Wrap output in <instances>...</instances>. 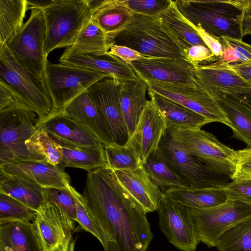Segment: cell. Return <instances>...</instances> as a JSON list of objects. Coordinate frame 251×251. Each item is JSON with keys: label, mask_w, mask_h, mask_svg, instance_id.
<instances>
[{"label": "cell", "mask_w": 251, "mask_h": 251, "mask_svg": "<svg viewBox=\"0 0 251 251\" xmlns=\"http://www.w3.org/2000/svg\"><path fill=\"white\" fill-rule=\"evenodd\" d=\"M120 184L148 213L157 211L164 193L151 180L142 166L133 170H113Z\"/></svg>", "instance_id": "20"}, {"label": "cell", "mask_w": 251, "mask_h": 251, "mask_svg": "<svg viewBox=\"0 0 251 251\" xmlns=\"http://www.w3.org/2000/svg\"><path fill=\"white\" fill-rule=\"evenodd\" d=\"M107 76H110L86 68L52 63L47 59L45 80L53 101L54 113L63 112L75 98Z\"/></svg>", "instance_id": "8"}, {"label": "cell", "mask_w": 251, "mask_h": 251, "mask_svg": "<svg viewBox=\"0 0 251 251\" xmlns=\"http://www.w3.org/2000/svg\"><path fill=\"white\" fill-rule=\"evenodd\" d=\"M171 0H126L123 3L133 14L159 18L167 8Z\"/></svg>", "instance_id": "43"}, {"label": "cell", "mask_w": 251, "mask_h": 251, "mask_svg": "<svg viewBox=\"0 0 251 251\" xmlns=\"http://www.w3.org/2000/svg\"><path fill=\"white\" fill-rule=\"evenodd\" d=\"M225 189L228 199L251 204V178L232 180Z\"/></svg>", "instance_id": "44"}, {"label": "cell", "mask_w": 251, "mask_h": 251, "mask_svg": "<svg viewBox=\"0 0 251 251\" xmlns=\"http://www.w3.org/2000/svg\"><path fill=\"white\" fill-rule=\"evenodd\" d=\"M244 79L251 85V62L230 65Z\"/></svg>", "instance_id": "50"}, {"label": "cell", "mask_w": 251, "mask_h": 251, "mask_svg": "<svg viewBox=\"0 0 251 251\" xmlns=\"http://www.w3.org/2000/svg\"><path fill=\"white\" fill-rule=\"evenodd\" d=\"M61 146L63 157L58 166L61 168H79L90 172L98 168L107 167L103 145L82 147Z\"/></svg>", "instance_id": "32"}, {"label": "cell", "mask_w": 251, "mask_h": 251, "mask_svg": "<svg viewBox=\"0 0 251 251\" xmlns=\"http://www.w3.org/2000/svg\"><path fill=\"white\" fill-rule=\"evenodd\" d=\"M159 19L162 30L176 44L184 56L192 46L207 47L192 24L180 12L176 0H170L169 6L160 15Z\"/></svg>", "instance_id": "26"}, {"label": "cell", "mask_w": 251, "mask_h": 251, "mask_svg": "<svg viewBox=\"0 0 251 251\" xmlns=\"http://www.w3.org/2000/svg\"><path fill=\"white\" fill-rule=\"evenodd\" d=\"M83 196L109 240V251H147L153 236L147 213L113 170L105 167L88 172Z\"/></svg>", "instance_id": "1"}, {"label": "cell", "mask_w": 251, "mask_h": 251, "mask_svg": "<svg viewBox=\"0 0 251 251\" xmlns=\"http://www.w3.org/2000/svg\"><path fill=\"white\" fill-rule=\"evenodd\" d=\"M203 89L215 100L227 118L233 131L232 137L251 148V108L232 95Z\"/></svg>", "instance_id": "24"}, {"label": "cell", "mask_w": 251, "mask_h": 251, "mask_svg": "<svg viewBox=\"0 0 251 251\" xmlns=\"http://www.w3.org/2000/svg\"><path fill=\"white\" fill-rule=\"evenodd\" d=\"M27 10L26 0H0V46L21 29Z\"/></svg>", "instance_id": "34"}, {"label": "cell", "mask_w": 251, "mask_h": 251, "mask_svg": "<svg viewBox=\"0 0 251 251\" xmlns=\"http://www.w3.org/2000/svg\"><path fill=\"white\" fill-rule=\"evenodd\" d=\"M157 211L159 227L169 242L182 251H196L201 241L191 208L164 193Z\"/></svg>", "instance_id": "12"}, {"label": "cell", "mask_w": 251, "mask_h": 251, "mask_svg": "<svg viewBox=\"0 0 251 251\" xmlns=\"http://www.w3.org/2000/svg\"><path fill=\"white\" fill-rule=\"evenodd\" d=\"M0 251H46L34 224L10 221L0 224Z\"/></svg>", "instance_id": "25"}, {"label": "cell", "mask_w": 251, "mask_h": 251, "mask_svg": "<svg viewBox=\"0 0 251 251\" xmlns=\"http://www.w3.org/2000/svg\"><path fill=\"white\" fill-rule=\"evenodd\" d=\"M87 1L89 9L92 14L106 1V0H87Z\"/></svg>", "instance_id": "56"}, {"label": "cell", "mask_w": 251, "mask_h": 251, "mask_svg": "<svg viewBox=\"0 0 251 251\" xmlns=\"http://www.w3.org/2000/svg\"><path fill=\"white\" fill-rule=\"evenodd\" d=\"M169 197L191 208H208L225 202L228 196L224 188L186 187L166 189Z\"/></svg>", "instance_id": "31"}, {"label": "cell", "mask_w": 251, "mask_h": 251, "mask_svg": "<svg viewBox=\"0 0 251 251\" xmlns=\"http://www.w3.org/2000/svg\"><path fill=\"white\" fill-rule=\"evenodd\" d=\"M69 189L74 197L76 202V222L83 229L98 239L104 251H109V240L89 208L84 196L71 185L69 187Z\"/></svg>", "instance_id": "37"}, {"label": "cell", "mask_w": 251, "mask_h": 251, "mask_svg": "<svg viewBox=\"0 0 251 251\" xmlns=\"http://www.w3.org/2000/svg\"><path fill=\"white\" fill-rule=\"evenodd\" d=\"M58 61L62 64L101 72L118 79L139 78L129 64L108 52L101 55L83 54L67 48Z\"/></svg>", "instance_id": "19"}, {"label": "cell", "mask_w": 251, "mask_h": 251, "mask_svg": "<svg viewBox=\"0 0 251 251\" xmlns=\"http://www.w3.org/2000/svg\"><path fill=\"white\" fill-rule=\"evenodd\" d=\"M235 171L232 180L251 178V148L235 151Z\"/></svg>", "instance_id": "45"}, {"label": "cell", "mask_w": 251, "mask_h": 251, "mask_svg": "<svg viewBox=\"0 0 251 251\" xmlns=\"http://www.w3.org/2000/svg\"><path fill=\"white\" fill-rule=\"evenodd\" d=\"M120 102L127 126L129 138L134 132L147 100L149 86L137 79H118Z\"/></svg>", "instance_id": "28"}, {"label": "cell", "mask_w": 251, "mask_h": 251, "mask_svg": "<svg viewBox=\"0 0 251 251\" xmlns=\"http://www.w3.org/2000/svg\"><path fill=\"white\" fill-rule=\"evenodd\" d=\"M0 193L13 197L35 212L45 202L44 188L38 184L0 173Z\"/></svg>", "instance_id": "29"}, {"label": "cell", "mask_w": 251, "mask_h": 251, "mask_svg": "<svg viewBox=\"0 0 251 251\" xmlns=\"http://www.w3.org/2000/svg\"><path fill=\"white\" fill-rule=\"evenodd\" d=\"M184 56L195 69L218 59L208 48L201 45L192 46L184 53Z\"/></svg>", "instance_id": "46"}, {"label": "cell", "mask_w": 251, "mask_h": 251, "mask_svg": "<svg viewBox=\"0 0 251 251\" xmlns=\"http://www.w3.org/2000/svg\"><path fill=\"white\" fill-rule=\"evenodd\" d=\"M88 92L104 119L114 142L126 145L129 139L122 111L118 79L107 76L90 86Z\"/></svg>", "instance_id": "13"}, {"label": "cell", "mask_w": 251, "mask_h": 251, "mask_svg": "<svg viewBox=\"0 0 251 251\" xmlns=\"http://www.w3.org/2000/svg\"><path fill=\"white\" fill-rule=\"evenodd\" d=\"M226 1L240 10L243 16H251V0H226Z\"/></svg>", "instance_id": "51"}, {"label": "cell", "mask_w": 251, "mask_h": 251, "mask_svg": "<svg viewBox=\"0 0 251 251\" xmlns=\"http://www.w3.org/2000/svg\"><path fill=\"white\" fill-rule=\"evenodd\" d=\"M194 76L196 82L205 89L229 93L251 87L230 65L221 60L195 69Z\"/></svg>", "instance_id": "23"}, {"label": "cell", "mask_w": 251, "mask_h": 251, "mask_svg": "<svg viewBox=\"0 0 251 251\" xmlns=\"http://www.w3.org/2000/svg\"><path fill=\"white\" fill-rule=\"evenodd\" d=\"M191 210L200 240L209 248L226 231L251 217V203L228 198L213 207Z\"/></svg>", "instance_id": "11"}, {"label": "cell", "mask_w": 251, "mask_h": 251, "mask_svg": "<svg viewBox=\"0 0 251 251\" xmlns=\"http://www.w3.org/2000/svg\"><path fill=\"white\" fill-rule=\"evenodd\" d=\"M0 81L19 94L25 104L37 114L39 122L54 115L53 101L45 79L21 65L6 45L0 46Z\"/></svg>", "instance_id": "3"}, {"label": "cell", "mask_w": 251, "mask_h": 251, "mask_svg": "<svg viewBox=\"0 0 251 251\" xmlns=\"http://www.w3.org/2000/svg\"><path fill=\"white\" fill-rule=\"evenodd\" d=\"M37 129L46 131L61 145L69 147H96L103 145L90 130L64 112L54 114L38 122Z\"/></svg>", "instance_id": "18"}, {"label": "cell", "mask_w": 251, "mask_h": 251, "mask_svg": "<svg viewBox=\"0 0 251 251\" xmlns=\"http://www.w3.org/2000/svg\"><path fill=\"white\" fill-rule=\"evenodd\" d=\"M215 247L219 251H251V217L223 233Z\"/></svg>", "instance_id": "36"}, {"label": "cell", "mask_w": 251, "mask_h": 251, "mask_svg": "<svg viewBox=\"0 0 251 251\" xmlns=\"http://www.w3.org/2000/svg\"><path fill=\"white\" fill-rule=\"evenodd\" d=\"M241 28L243 36L251 35V16H243L241 20Z\"/></svg>", "instance_id": "55"}, {"label": "cell", "mask_w": 251, "mask_h": 251, "mask_svg": "<svg viewBox=\"0 0 251 251\" xmlns=\"http://www.w3.org/2000/svg\"><path fill=\"white\" fill-rule=\"evenodd\" d=\"M133 15V21L115 36V45L128 47L146 57L186 59L162 30L159 18Z\"/></svg>", "instance_id": "5"}, {"label": "cell", "mask_w": 251, "mask_h": 251, "mask_svg": "<svg viewBox=\"0 0 251 251\" xmlns=\"http://www.w3.org/2000/svg\"><path fill=\"white\" fill-rule=\"evenodd\" d=\"M108 52L110 54L118 57L126 63L139 60L145 56L128 47L115 44L110 47Z\"/></svg>", "instance_id": "49"}, {"label": "cell", "mask_w": 251, "mask_h": 251, "mask_svg": "<svg viewBox=\"0 0 251 251\" xmlns=\"http://www.w3.org/2000/svg\"><path fill=\"white\" fill-rule=\"evenodd\" d=\"M26 146L31 153L44 157L52 164L58 166L62 161V146L42 129H37Z\"/></svg>", "instance_id": "38"}, {"label": "cell", "mask_w": 251, "mask_h": 251, "mask_svg": "<svg viewBox=\"0 0 251 251\" xmlns=\"http://www.w3.org/2000/svg\"><path fill=\"white\" fill-rule=\"evenodd\" d=\"M32 222L46 251L64 242L75 227V223L69 221L54 203L46 199L40 209L36 212Z\"/></svg>", "instance_id": "21"}, {"label": "cell", "mask_w": 251, "mask_h": 251, "mask_svg": "<svg viewBox=\"0 0 251 251\" xmlns=\"http://www.w3.org/2000/svg\"><path fill=\"white\" fill-rule=\"evenodd\" d=\"M169 129L174 138L187 152L214 173L231 179L236 169L235 150L201 128Z\"/></svg>", "instance_id": "7"}, {"label": "cell", "mask_w": 251, "mask_h": 251, "mask_svg": "<svg viewBox=\"0 0 251 251\" xmlns=\"http://www.w3.org/2000/svg\"><path fill=\"white\" fill-rule=\"evenodd\" d=\"M0 173L33 181L42 187L69 188L70 178L63 169L46 160H25L0 165Z\"/></svg>", "instance_id": "17"}, {"label": "cell", "mask_w": 251, "mask_h": 251, "mask_svg": "<svg viewBox=\"0 0 251 251\" xmlns=\"http://www.w3.org/2000/svg\"><path fill=\"white\" fill-rule=\"evenodd\" d=\"M114 44V39L90 21L69 48L80 53L101 55L107 53Z\"/></svg>", "instance_id": "35"}, {"label": "cell", "mask_w": 251, "mask_h": 251, "mask_svg": "<svg viewBox=\"0 0 251 251\" xmlns=\"http://www.w3.org/2000/svg\"><path fill=\"white\" fill-rule=\"evenodd\" d=\"M36 212L13 197L0 193V224L10 221L33 222Z\"/></svg>", "instance_id": "40"}, {"label": "cell", "mask_w": 251, "mask_h": 251, "mask_svg": "<svg viewBox=\"0 0 251 251\" xmlns=\"http://www.w3.org/2000/svg\"><path fill=\"white\" fill-rule=\"evenodd\" d=\"M228 94L232 95L241 100L251 108V87L246 88L241 91L229 93Z\"/></svg>", "instance_id": "54"}, {"label": "cell", "mask_w": 251, "mask_h": 251, "mask_svg": "<svg viewBox=\"0 0 251 251\" xmlns=\"http://www.w3.org/2000/svg\"><path fill=\"white\" fill-rule=\"evenodd\" d=\"M45 199L54 203L70 222H76V202L69 188L44 187Z\"/></svg>", "instance_id": "42"}, {"label": "cell", "mask_w": 251, "mask_h": 251, "mask_svg": "<svg viewBox=\"0 0 251 251\" xmlns=\"http://www.w3.org/2000/svg\"><path fill=\"white\" fill-rule=\"evenodd\" d=\"M142 167L152 182L164 193L168 189L189 187L170 168L159 148L150 154Z\"/></svg>", "instance_id": "33"}, {"label": "cell", "mask_w": 251, "mask_h": 251, "mask_svg": "<svg viewBox=\"0 0 251 251\" xmlns=\"http://www.w3.org/2000/svg\"><path fill=\"white\" fill-rule=\"evenodd\" d=\"M128 64L146 82L196 84L195 68L186 59L144 56Z\"/></svg>", "instance_id": "15"}, {"label": "cell", "mask_w": 251, "mask_h": 251, "mask_svg": "<svg viewBox=\"0 0 251 251\" xmlns=\"http://www.w3.org/2000/svg\"><path fill=\"white\" fill-rule=\"evenodd\" d=\"M147 83L152 90L200 114L210 123L220 122L229 127L228 120L217 102L196 82L195 85L157 82Z\"/></svg>", "instance_id": "14"}, {"label": "cell", "mask_w": 251, "mask_h": 251, "mask_svg": "<svg viewBox=\"0 0 251 251\" xmlns=\"http://www.w3.org/2000/svg\"><path fill=\"white\" fill-rule=\"evenodd\" d=\"M39 121L37 114L25 105L0 110V165L21 160H46L31 153L26 146L37 130Z\"/></svg>", "instance_id": "2"}, {"label": "cell", "mask_w": 251, "mask_h": 251, "mask_svg": "<svg viewBox=\"0 0 251 251\" xmlns=\"http://www.w3.org/2000/svg\"><path fill=\"white\" fill-rule=\"evenodd\" d=\"M148 94L155 104L169 129H199L210 122L183 105L166 98L149 87Z\"/></svg>", "instance_id": "27"}, {"label": "cell", "mask_w": 251, "mask_h": 251, "mask_svg": "<svg viewBox=\"0 0 251 251\" xmlns=\"http://www.w3.org/2000/svg\"><path fill=\"white\" fill-rule=\"evenodd\" d=\"M178 9L194 25L218 37L242 39V15L238 9L221 0H176Z\"/></svg>", "instance_id": "6"}, {"label": "cell", "mask_w": 251, "mask_h": 251, "mask_svg": "<svg viewBox=\"0 0 251 251\" xmlns=\"http://www.w3.org/2000/svg\"><path fill=\"white\" fill-rule=\"evenodd\" d=\"M63 112L90 130L104 147L112 146L116 144L87 90L71 101Z\"/></svg>", "instance_id": "22"}, {"label": "cell", "mask_w": 251, "mask_h": 251, "mask_svg": "<svg viewBox=\"0 0 251 251\" xmlns=\"http://www.w3.org/2000/svg\"><path fill=\"white\" fill-rule=\"evenodd\" d=\"M17 105H26L11 87L0 81V110Z\"/></svg>", "instance_id": "47"}, {"label": "cell", "mask_w": 251, "mask_h": 251, "mask_svg": "<svg viewBox=\"0 0 251 251\" xmlns=\"http://www.w3.org/2000/svg\"><path fill=\"white\" fill-rule=\"evenodd\" d=\"M191 24L197 30L207 47L219 60L223 53V45L220 40V37H218L207 32L200 25L195 26L192 24Z\"/></svg>", "instance_id": "48"}, {"label": "cell", "mask_w": 251, "mask_h": 251, "mask_svg": "<svg viewBox=\"0 0 251 251\" xmlns=\"http://www.w3.org/2000/svg\"><path fill=\"white\" fill-rule=\"evenodd\" d=\"M46 23L45 55L71 47L91 21L87 0H59L43 10Z\"/></svg>", "instance_id": "4"}, {"label": "cell", "mask_w": 251, "mask_h": 251, "mask_svg": "<svg viewBox=\"0 0 251 251\" xmlns=\"http://www.w3.org/2000/svg\"><path fill=\"white\" fill-rule=\"evenodd\" d=\"M158 148L170 168L189 187L224 188L228 183L226 178L229 177L214 173L187 152L169 129L167 128Z\"/></svg>", "instance_id": "10"}, {"label": "cell", "mask_w": 251, "mask_h": 251, "mask_svg": "<svg viewBox=\"0 0 251 251\" xmlns=\"http://www.w3.org/2000/svg\"><path fill=\"white\" fill-rule=\"evenodd\" d=\"M132 12L121 0H106L91 16V21L114 39L133 20Z\"/></svg>", "instance_id": "30"}, {"label": "cell", "mask_w": 251, "mask_h": 251, "mask_svg": "<svg viewBox=\"0 0 251 251\" xmlns=\"http://www.w3.org/2000/svg\"><path fill=\"white\" fill-rule=\"evenodd\" d=\"M220 40L223 53L219 60L229 65L251 62V45L228 37H220Z\"/></svg>", "instance_id": "41"}, {"label": "cell", "mask_w": 251, "mask_h": 251, "mask_svg": "<svg viewBox=\"0 0 251 251\" xmlns=\"http://www.w3.org/2000/svg\"><path fill=\"white\" fill-rule=\"evenodd\" d=\"M75 241L71 233L64 242L49 251H75Z\"/></svg>", "instance_id": "53"}, {"label": "cell", "mask_w": 251, "mask_h": 251, "mask_svg": "<svg viewBox=\"0 0 251 251\" xmlns=\"http://www.w3.org/2000/svg\"><path fill=\"white\" fill-rule=\"evenodd\" d=\"M167 129L165 121L152 100H147L135 130L127 143L136 152L141 164L158 148Z\"/></svg>", "instance_id": "16"}, {"label": "cell", "mask_w": 251, "mask_h": 251, "mask_svg": "<svg viewBox=\"0 0 251 251\" xmlns=\"http://www.w3.org/2000/svg\"><path fill=\"white\" fill-rule=\"evenodd\" d=\"M46 29L42 10L32 9L27 21L6 46L18 62L40 79H45Z\"/></svg>", "instance_id": "9"}, {"label": "cell", "mask_w": 251, "mask_h": 251, "mask_svg": "<svg viewBox=\"0 0 251 251\" xmlns=\"http://www.w3.org/2000/svg\"><path fill=\"white\" fill-rule=\"evenodd\" d=\"M104 151L107 167L113 170H133L142 166L134 149L127 144L104 147Z\"/></svg>", "instance_id": "39"}, {"label": "cell", "mask_w": 251, "mask_h": 251, "mask_svg": "<svg viewBox=\"0 0 251 251\" xmlns=\"http://www.w3.org/2000/svg\"><path fill=\"white\" fill-rule=\"evenodd\" d=\"M28 9H36L42 11L55 4L59 0H26Z\"/></svg>", "instance_id": "52"}]
</instances>
